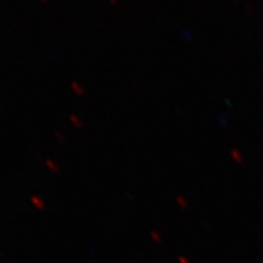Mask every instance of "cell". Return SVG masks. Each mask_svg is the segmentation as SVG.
I'll list each match as a JSON object with an SVG mask.
<instances>
[{
    "mask_svg": "<svg viewBox=\"0 0 263 263\" xmlns=\"http://www.w3.org/2000/svg\"><path fill=\"white\" fill-rule=\"evenodd\" d=\"M231 155L234 156L235 159H236V160H238V161H240V160H241V155H240V152H239V151H238V150L234 149V150L231 151Z\"/></svg>",
    "mask_w": 263,
    "mask_h": 263,
    "instance_id": "1",
    "label": "cell"
}]
</instances>
